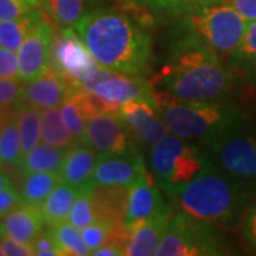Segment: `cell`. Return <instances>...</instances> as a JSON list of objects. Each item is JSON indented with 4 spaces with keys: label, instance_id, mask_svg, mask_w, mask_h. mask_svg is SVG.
Masks as SVG:
<instances>
[{
    "label": "cell",
    "instance_id": "cell-1",
    "mask_svg": "<svg viewBox=\"0 0 256 256\" xmlns=\"http://www.w3.org/2000/svg\"><path fill=\"white\" fill-rule=\"evenodd\" d=\"M235 72L200 37L178 24L166 62L152 78L156 92L186 101H224L234 92Z\"/></svg>",
    "mask_w": 256,
    "mask_h": 256
},
{
    "label": "cell",
    "instance_id": "cell-2",
    "mask_svg": "<svg viewBox=\"0 0 256 256\" xmlns=\"http://www.w3.org/2000/svg\"><path fill=\"white\" fill-rule=\"evenodd\" d=\"M74 30L101 67L142 76L152 63V38L140 18L116 9L82 14Z\"/></svg>",
    "mask_w": 256,
    "mask_h": 256
},
{
    "label": "cell",
    "instance_id": "cell-3",
    "mask_svg": "<svg viewBox=\"0 0 256 256\" xmlns=\"http://www.w3.org/2000/svg\"><path fill=\"white\" fill-rule=\"evenodd\" d=\"M156 108L168 131L185 140L212 144L246 127V112L222 101H186L156 92Z\"/></svg>",
    "mask_w": 256,
    "mask_h": 256
},
{
    "label": "cell",
    "instance_id": "cell-4",
    "mask_svg": "<svg viewBox=\"0 0 256 256\" xmlns=\"http://www.w3.org/2000/svg\"><path fill=\"white\" fill-rule=\"evenodd\" d=\"M176 201L180 210L192 218L234 225L246 210L249 192L238 176L210 170L186 184Z\"/></svg>",
    "mask_w": 256,
    "mask_h": 256
},
{
    "label": "cell",
    "instance_id": "cell-5",
    "mask_svg": "<svg viewBox=\"0 0 256 256\" xmlns=\"http://www.w3.org/2000/svg\"><path fill=\"white\" fill-rule=\"evenodd\" d=\"M150 168L156 185L176 200L184 186L212 170L214 162L200 146L170 132L151 148Z\"/></svg>",
    "mask_w": 256,
    "mask_h": 256
},
{
    "label": "cell",
    "instance_id": "cell-6",
    "mask_svg": "<svg viewBox=\"0 0 256 256\" xmlns=\"http://www.w3.org/2000/svg\"><path fill=\"white\" fill-rule=\"evenodd\" d=\"M228 254H230L228 239L215 224L192 218L181 210L172 216L156 255L216 256Z\"/></svg>",
    "mask_w": 256,
    "mask_h": 256
},
{
    "label": "cell",
    "instance_id": "cell-7",
    "mask_svg": "<svg viewBox=\"0 0 256 256\" xmlns=\"http://www.w3.org/2000/svg\"><path fill=\"white\" fill-rule=\"evenodd\" d=\"M210 47L222 60L229 58L246 32V20L230 4L216 3L186 14L180 22Z\"/></svg>",
    "mask_w": 256,
    "mask_h": 256
},
{
    "label": "cell",
    "instance_id": "cell-8",
    "mask_svg": "<svg viewBox=\"0 0 256 256\" xmlns=\"http://www.w3.org/2000/svg\"><path fill=\"white\" fill-rule=\"evenodd\" d=\"M78 92H92L104 110L110 112H118L121 106L131 101H148L156 106V92L151 82L141 76H130L106 67L82 82Z\"/></svg>",
    "mask_w": 256,
    "mask_h": 256
},
{
    "label": "cell",
    "instance_id": "cell-9",
    "mask_svg": "<svg viewBox=\"0 0 256 256\" xmlns=\"http://www.w3.org/2000/svg\"><path fill=\"white\" fill-rule=\"evenodd\" d=\"M48 66L63 76L72 92H78L82 82L101 68L76 30L70 28H64L60 34L54 33Z\"/></svg>",
    "mask_w": 256,
    "mask_h": 256
},
{
    "label": "cell",
    "instance_id": "cell-10",
    "mask_svg": "<svg viewBox=\"0 0 256 256\" xmlns=\"http://www.w3.org/2000/svg\"><path fill=\"white\" fill-rule=\"evenodd\" d=\"M132 137L118 112L100 111L87 117L82 144L92 146L97 152L131 154L138 151Z\"/></svg>",
    "mask_w": 256,
    "mask_h": 256
},
{
    "label": "cell",
    "instance_id": "cell-11",
    "mask_svg": "<svg viewBox=\"0 0 256 256\" xmlns=\"http://www.w3.org/2000/svg\"><path fill=\"white\" fill-rule=\"evenodd\" d=\"M54 37V28L37 13V18L30 33L18 48V78L28 82L43 73L50 63V52Z\"/></svg>",
    "mask_w": 256,
    "mask_h": 256
},
{
    "label": "cell",
    "instance_id": "cell-12",
    "mask_svg": "<svg viewBox=\"0 0 256 256\" xmlns=\"http://www.w3.org/2000/svg\"><path fill=\"white\" fill-rule=\"evenodd\" d=\"M212 152L230 175L242 180H256V136L230 134L212 142Z\"/></svg>",
    "mask_w": 256,
    "mask_h": 256
},
{
    "label": "cell",
    "instance_id": "cell-13",
    "mask_svg": "<svg viewBox=\"0 0 256 256\" xmlns=\"http://www.w3.org/2000/svg\"><path fill=\"white\" fill-rule=\"evenodd\" d=\"M146 172V162L138 151L131 154L100 152L92 182L104 186H131Z\"/></svg>",
    "mask_w": 256,
    "mask_h": 256
},
{
    "label": "cell",
    "instance_id": "cell-14",
    "mask_svg": "<svg viewBox=\"0 0 256 256\" xmlns=\"http://www.w3.org/2000/svg\"><path fill=\"white\" fill-rule=\"evenodd\" d=\"M118 116L130 132L146 146H156L170 132L156 106L148 101L127 102L120 107Z\"/></svg>",
    "mask_w": 256,
    "mask_h": 256
},
{
    "label": "cell",
    "instance_id": "cell-15",
    "mask_svg": "<svg viewBox=\"0 0 256 256\" xmlns=\"http://www.w3.org/2000/svg\"><path fill=\"white\" fill-rule=\"evenodd\" d=\"M70 92L72 87L63 76L52 66H47L40 76L32 82H24L23 94L18 106H28L38 110L58 107Z\"/></svg>",
    "mask_w": 256,
    "mask_h": 256
},
{
    "label": "cell",
    "instance_id": "cell-16",
    "mask_svg": "<svg viewBox=\"0 0 256 256\" xmlns=\"http://www.w3.org/2000/svg\"><path fill=\"white\" fill-rule=\"evenodd\" d=\"M164 206L158 185L156 182H152L148 172H146L128 188L127 205L122 215V226L130 232L141 220L156 215Z\"/></svg>",
    "mask_w": 256,
    "mask_h": 256
},
{
    "label": "cell",
    "instance_id": "cell-17",
    "mask_svg": "<svg viewBox=\"0 0 256 256\" xmlns=\"http://www.w3.org/2000/svg\"><path fill=\"white\" fill-rule=\"evenodd\" d=\"M172 210L164 206L156 215L148 220H141L128 234V242L126 246L127 256H151L156 255V249L161 244L165 230L172 220Z\"/></svg>",
    "mask_w": 256,
    "mask_h": 256
},
{
    "label": "cell",
    "instance_id": "cell-18",
    "mask_svg": "<svg viewBox=\"0 0 256 256\" xmlns=\"http://www.w3.org/2000/svg\"><path fill=\"white\" fill-rule=\"evenodd\" d=\"M44 218L37 206L26 202L3 216L0 222V236H9L24 244H32L44 230Z\"/></svg>",
    "mask_w": 256,
    "mask_h": 256
},
{
    "label": "cell",
    "instance_id": "cell-19",
    "mask_svg": "<svg viewBox=\"0 0 256 256\" xmlns=\"http://www.w3.org/2000/svg\"><path fill=\"white\" fill-rule=\"evenodd\" d=\"M98 156L92 146L77 142L67 150L64 162L60 168L62 181L73 185L77 190L92 184L94 166Z\"/></svg>",
    "mask_w": 256,
    "mask_h": 256
},
{
    "label": "cell",
    "instance_id": "cell-20",
    "mask_svg": "<svg viewBox=\"0 0 256 256\" xmlns=\"http://www.w3.org/2000/svg\"><path fill=\"white\" fill-rule=\"evenodd\" d=\"M66 154L67 148L38 142L33 150L23 156L18 168L26 175L33 172H57L63 165Z\"/></svg>",
    "mask_w": 256,
    "mask_h": 256
},
{
    "label": "cell",
    "instance_id": "cell-21",
    "mask_svg": "<svg viewBox=\"0 0 256 256\" xmlns=\"http://www.w3.org/2000/svg\"><path fill=\"white\" fill-rule=\"evenodd\" d=\"M77 194L78 190L76 186L63 181L56 185L54 190L48 194V196L38 206L44 222L48 226L68 220Z\"/></svg>",
    "mask_w": 256,
    "mask_h": 256
},
{
    "label": "cell",
    "instance_id": "cell-22",
    "mask_svg": "<svg viewBox=\"0 0 256 256\" xmlns=\"http://www.w3.org/2000/svg\"><path fill=\"white\" fill-rule=\"evenodd\" d=\"M229 67L248 80H256V20L249 22L245 36L236 50L229 56Z\"/></svg>",
    "mask_w": 256,
    "mask_h": 256
},
{
    "label": "cell",
    "instance_id": "cell-23",
    "mask_svg": "<svg viewBox=\"0 0 256 256\" xmlns=\"http://www.w3.org/2000/svg\"><path fill=\"white\" fill-rule=\"evenodd\" d=\"M23 158L16 107L0 126V162L20 166Z\"/></svg>",
    "mask_w": 256,
    "mask_h": 256
},
{
    "label": "cell",
    "instance_id": "cell-24",
    "mask_svg": "<svg viewBox=\"0 0 256 256\" xmlns=\"http://www.w3.org/2000/svg\"><path fill=\"white\" fill-rule=\"evenodd\" d=\"M42 141L67 150L77 144L70 130L66 127L62 112L57 107L42 111Z\"/></svg>",
    "mask_w": 256,
    "mask_h": 256
},
{
    "label": "cell",
    "instance_id": "cell-25",
    "mask_svg": "<svg viewBox=\"0 0 256 256\" xmlns=\"http://www.w3.org/2000/svg\"><path fill=\"white\" fill-rule=\"evenodd\" d=\"M58 182H62L60 172L28 174L24 184H23V188H22L23 201L28 205H33V206L38 208Z\"/></svg>",
    "mask_w": 256,
    "mask_h": 256
},
{
    "label": "cell",
    "instance_id": "cell-26",
    "mask_svg": "<svg viewBox=\"0 0 256 256\" xmlns=\"http://www.w3.org/2000/svg\"><path fill=\"white\" fill-rule=\"evenodd\" d=\"M16 117L20 128L22 151L24 156L42 140V111L28 106H16Z\"/></svg>",
    "mask_w": 256,
    "mask_h": 256
},
{
    "label": "cell",
    "instance_id": "cell-27",
    "mask_svg": "<svg viewBox=\"0 0 256 256\" xmlns=\"http://www.w3.org/2000/svg\"><path fill=\"white\" fill-rule=\"evenodd\" d=\"M50 232L53 234L57 245L60 248L62 256H87L92 250L86 245L80 229L76 228L70 222H58L50 225Z\"/></svg>",
    "mask_w": 256,
    "mask_h": 256
},
{
    "label": "cell",
    "instance_id": "cell-28",
    "mask_svg": "<svg viewBox=\"0 0 256 256\" xmlns=\"http://www.w3.org/2000/svg\"><path fill=\"white\" fill-rule=\"evenodd\" d=\"M37 10L24 18L0 22V47L18 52L37 18Z\"/></svg>",
    "mask_w": 256,
    "mask_h": 256
},
{
    "label": "cell",
    "instance_id": "cell-29",
    "mask_svg": "<svg viewBox=\"0 0 256 256\" xmlns=\"http://www.w3.org/2000/svg\"><path fill=\"white\" fill-rule=\"evenodd\" d=\"M92 190H94V184L92 182L78 190L77 198L74 201L70 216H68V222L73 224L74 226L80 230L97 220Z\"/></svg>",
    "mask_w": 256,
    "mask_h": 256
},
{
    "label": "cell",
    "instance_id": "cell-30",
    "mask_svg": "<svg viewBox=\"0 0 256 256\" xmlns=\"http://www.w3.org/2000/svg\"><path fill=\"white\" fill-rule=\"evenodd\" d=\"M128 2H132V3H137L138 6H144V8L158 10V12L186 16L195 12H200L204 8L216 4L220 0H128Z\"/></svg>",
    "mask_w": 256,
    "mask_h": 256
},
{
    "label": "cell",
    "instance_id": "cell-31",
    "mask_svg": "<svg viewBox=\"0 0 256 256\" xmlns=\"http://www.w3.org/2000/svg\"><path fill=\"white\" fill-rule=\"evenodd\" d=\"M60 112L63 118L66 127L70 130L77 142H84L86 137V121H87V114L82 107L80 101L74 96V92H70L66 100L60 106Z\"/></svg>",
    "mask_w": 256,
    "mask_h": 256
},
{
    "label": "cell",
    "instance_id": "cell-32",
    "mask_svg": "<svg viewBox=\"0 0 256 256\" xmlns=\"http://www.w3.org/2000/svg\"><path fill=\"white\" fill-rule=\"evenodd\" d=\"M43 6L56 23L70 28L82 16L84 0H44Z\"/></svg>",
    "mask_w": 256,
    "mask_h": 256
},
{
    "label": "cell",
    "instance_id": "cell-33",
    "mask_svg": "<svg viewBox=\"0 0 256 256\" xmlns=\"http://www.w3.org/2000/svg\"><path fill=\"white\" fill-rule=\"evenodd\" d=\"M116 225H120V224H110L106 220H97V222L82 229V239H84L88 249L92 250V254L108 240L111 230Z\"/></svg>",
    "mask_w": 256,
    "mask_h": 256
},
{
    "label": "cell",
    "instance_id": "cell-34",
    "mask_svg": "<svg viewBox=\"0 0 256 256\" xmlns=\"http://www.w3.org/2000/svg\"><path fill=\"white\" fill-rule=\"evenodd\" d=\"M24 88V82L20 78H0V108L16 107Z\"/></svg>",
    "mask_w": 256,
    "mask_h": 256
},
{
    "label": "cell",
    "instance_id": "cell-35",
    "mask_svg": "<svg viewBox=\"0 0 256 256\" xmlns=\"http://www.w3.org/2000/svg\"><path fill=\"white\" fill-rule=\"evenodd\" d=\"M33 12V6L26 0H0V22L24 18Z\"/></svg>",
    "mask_w": 256,
    "mask_h": 256
},
{
    "label": "cell",
    "instance_id": "cell-36",
    "mask_svg": "<svg viewBox=\"0 0 256 256\" xmlns=\"http://www.w3.org/2000/svg\"><path fill=\"white\" fill-rule=\"evenodd\" d=\"M36 256H62L60 248L56 242L53 234L48 230H42L37 238L32 242Z\"/></svg>",
    "mask_w": 256,
    "mask_h": 256
},
{
    "label": "cell",
    "instance_id": "cell-37",
    "mask_svg": "<svg viewBox=\"0 0 256 256\" xmlns=\"http://www.w3.org/2000/svg\"><path fill=\"white\" fill-rule=\"evenodd\" d=\"M0 78H18V56L3 47H0Z\"/></svg>",
    "mask_w": 256,
    "mask_h": 256
},
{
    "label": "cell",
    "instance_id": "cell-38",
    "mask_svg": "<svg viewBox=\"0 0 256 256\" xmlns=\"http://www.w3.org/2000/svg\"><path fill=\"white\" fill-rule=\"evenodd\" d=\"M0 244L3 248L4 255L8 256H33L34 249L32 244H24L18 242L16 239L9 238V236H0Z\"/></svg>",
    "mask_w": 256,
    "mask_h": 256
},
{
    "label": "cell",
    "instance_id": "cell-39",
    "mask_svg": "<svg viewBox=\"0 0 256 256\" xmlns=\"http://www.w3.org/2000/svg\"><path fill=\"white\" fill-rule=\"evenodd\" d=\"M23 196L12 186L0 188V218H3L10 210L23 204Z\"/></svg>",
    "mask_w": 256,
    "mask_h": 256
},
{
    "label": "cell",
    "instance_id": "cell-40",
    "mask_svg": "<svg viewBox=\"0 0 256 256\" xmlns=\"http://www.w3.org/2000/svg\"><path fill=\"white\" fill-rule=\"evenodd\" d=\"M244 238L249 248L256 252V202L248 210L244 222Z\"/></svg>",
    "mask_w": 256,
    "mask_h": 256
},
{
    "label": "cell",
    "instance_id": "cell-41",
    "mask_svg": "<svg viewBox=\"0 0 256 256\" xmlns=\"http://www.w3.org/2000/svg\"><path fill=\"white\" fill-rule=\"evenodd\" d=\"M229 3L246 22L256 20V0H229Z\"/></svg>",
    "mask_w": 256,
    "mask_h": 256
},
{
    "label": "cell",
    "instance_id": "cell-42",
    "mask_svg": "<svg viewBox=\"0 0 256 256\" xmlns=\"http://www.w3.org/2000/svg\"><path fill=\"white\" fill-rule=\"evenodd\" d=\"M92 255L94 256H122L126 255V249L117 244H104L102 246L96 249Z\"/></svg>",
    "mask_w": 256,
    "mask_h": 256
},
{
    "label": "cell",
    "instance_id": "cell-43",
    "mask_svg": "<svg viewBox=\"0 0 256 256\" xmlns=\"http://www.w3.org/2000/svg\"><path fill=\"white\" fill-rule=\"evenodd\" d=\"M13 111V107L12 108H0V126L3 124V121L8 118L10 112Z\"/></svg>",
    "mask_w": 256,
    "mask_h": 256
},
{
    "label": "cell",
    "instance_id": "cell-44",
    "mask_svg": "<svg viewBox=\"0 0 256 256\" xmlns=\"http://www.w3.org/2000/svg\"><path fill=\"white\" fill-rule=\"evenodd\" d=\"M6 186H10L9 178H8L4 174H2V172H0V188H6Z\"/></svg>",
    "mask_w": 256,
    "mask_h": 256
},
{
    "label": "cell",
    "instance_id": "cell-45",
    "mask_svg": "<svg viewBox=\"0 0 256 256\" xmlns=\"http://www.w3.org/2000/svg\"><path fill=\"white\" fill-rule=\"evenodd\" d=\"M30 6H33V8H36V9H38V8H42L43 6V3H44V0H26Z\"/></svg>",
    "mask_w": 256,
    "mask_h": 256
},
{
    "label": "cell",
    "instance_id": "cell-46",
    "mask_svg": "<svg viewBox=\"0 0 256 256\" xmlns=\"http://www.w3.org/2000/svg\"><path fill=\"white\" fill-rule=\"evenodd\" d=\"M4 255V252H3V248H2V244H0V256Z\"/></svg>",
    "mask_w": 256,
    "mask_h": 256
}]
</instances>
